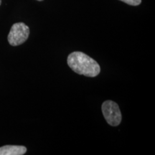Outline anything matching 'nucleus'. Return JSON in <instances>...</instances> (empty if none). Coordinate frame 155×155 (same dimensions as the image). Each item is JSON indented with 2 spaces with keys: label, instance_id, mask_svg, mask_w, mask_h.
I'll return each mask as SVG.
<instances>
[{
  "label": "nucleus",
  "instance_id": "3",
  "mask_svg": "<svg viewBox=\"0 0 155 155\" xmlns=\"http://www.w3.org/2000/svg\"><path fill=\"white\" fill-rule=\"evenodd\" d=\"M102 112L106 121L112 127L119 126L121 121L122 116L119 106L113 101H106L102 104Z\"/></svg>",
  "mask_w": 155,
  "mask_h": 155
},
{
  "label": "nucleus",
  "instance_id": "6",
  "mask_svg": "<svg viewBox=\"0 0 155 155\" xmlns=\"http://www.w3.org/2000/svg\"><path fill=\"white\" fill-rule=\"evenodd\" d=\"M37 1H39V2H41V1H43V0H37Z\"/></svg>",
  "mask_w": 155,
  "mask_h": 155
},
{
  "label": "nucleus",
  "instance_id": "1",
  "mask_svg": "<svg viewBox=\"0 0 155 155\" xmlns=\"http://www.w3.org/2000/svg\"><path fill=\"white\" fill-rule=\"evenodd\" d=\"M68 66L79 75L87 77H96L101 72L99 64L82 52H73L67 59Z\"/></svg>",
  "mask_w": 155,
  "mask_h": 155
},
{
  "label": "nucleus",
  "instance_id": "5",
  "mask_svg": "<svg viewBox=\"0 0 155 155\" xmlns=\"http://www.w3.org/2000/svg\"><path fill=\"white\" fill-rule=\"evenodd\" d=\"M120 1L131 6H138L141 3V0H120Z\"/></svg>",
  "mask_w": 155,
  "mask_h": 155
},
{
  "label": "nucleus",
  "instance_id": "7",
  "mask_svg": "<svg viewBox=\"0 0 155 155\" xmlns=\"http://www.w3.org/2000/svg\"><path fill=\"white\" fill-rule=\"evenodd\" d=\"M1 4H2V0H0V5H1Z\"/></svg>",
  "mask_w": 155,
  "mask_h": 155
},
{
  "label": "nucleus",
  "instance_id": "2",
  "mask_svg": "<svg viewBox=\"0 0 155 155\" xmlns=\"http://www.w3.org/2000/svg\"><path fill=\"white\" fill-rule=\"evenodd\" d=\"M30 35V28L23 22L15 23L12 26L8 35V42L12 46H17L26 41Z\"/></svg>",
  "mask_w": 155,
  "mask_h": 155
},
{
  "label": "nucleus",
  "instance_id": "4",
  "mask_svg": "<svg viewBox=\"0 0 155 155\" xmlns=\"http://www.w3.org/2000/svg\"><path fill=\"white\" fill-rule=\"evenodd\" d=\"M27 152V148L24 146L5 145L0 147V155H23Z\"/></svg>",
  "mask_w": 155,
  "mask_h": 155
}]
</instances>
